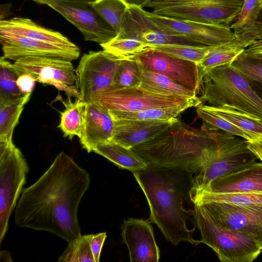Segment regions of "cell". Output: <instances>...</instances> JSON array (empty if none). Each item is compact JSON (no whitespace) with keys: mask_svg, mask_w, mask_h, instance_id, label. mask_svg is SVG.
<instances>
[{"mask_svg":"<svg viewBox=\"0 0 262 262\" xmlns=\"http://www.w3.org/2000/svg\"><path fill=\"white\" fill-rule=\"evenodd\" d=\"M145 13L164 30L184 36L205 46H216L237 41L228 26L177 19L146 11Z\"/></svg>","mask_w":262,"mask_h":262,"instance_id":"cell-16","label":"cell"},{"mask_svg":"<svg viewBox=\"0 0 262 262\" xmlns=\"http://www.w3.org/2000/svg\"><path fill=\"white\" fill-rule=\"evenodd\" d=\"M171 172V168L152 166L133 172L147 200L150 211L148 221L156 224L174 246L183 241L198 245L199 241L192 236L195 228L189 230L186 225L194 210L184 208L183 190L178 185V178Z\"/></svg>","mask_w":262,"mask_h":262,"instance_id":"cell-3","label":"cell"},{"mask_svg":"<svg viewBox=\"0 0 262 262\" xmlns=\"http://www.w3.org/2000/svg\"><path fill=\"white\" fill-rule=\"evenodd\" d=\"M29 171L27 162L12 140H0V243Z\"/></svg>","mask_w":262,"mask_h":262,"instance_id":"cell-7","label":"cell"},{"mask_svg":"<svg viewBox=\"0 0 262 262\" xmlns=\"http://www.w3.org/2000/svg\"><path fill=\"white\" fill-rule=\"evenodd\" d=\"M3 56L14 61L30 56L60 58L69 60L80 55L78 47L66 48L12 33L0 32Z\"/></svg>","mask_w":262,"mask_h":262,"instance_id":"cell-17","label":"cell"},{"mask_svg":"<svg viewBox=\"0 0 262 262\" xmlns=\"http://www.w3.org/2000/svg\"><path fill=\"white\" fill-rule=\"evenodd\" d=\"M90 181L85 169L59 152L39 179L23 190L15 207V224L70 242L81 235L78 208Z\"/></svg>","mask_w":262,"mask_h":262,"instance_id":"cell-1","label":"cell"},{"mask_svg":"<svg viewBox=\"0 0 262 262\" xmlns=\"http://www.w3.org/2000/svg\"><path fill=\"white\" fill-rule=\"evenodd\" d=\"M261 9L259 0H245L241 11L229 25L245 49L254 41L256 24Z\"/></svg>","mask_w":262,"mask_h":262,"instance_id":"cell-23","label":"cell"},{"mask_svg":"<svg viewBox=\"0 0 262 262\" xmlns=\"http://www.w3.org/2000/svg\"><path fill=\"white\" fill-rule=\"evenodd\" d=\"M122 58L105 50L90 51L82 56L76 69L82 101H91L111 87Z\"/></svg>","mask_w":262,"mask_h":262,"instance_id":"cell-10","label":"cell"},{"mask_svg":"<svg viewBox=\"0 0 262 262\" xmlns=\"http://www.w3.org/2000/svg\"><path fill=\"white\" fill-rule=\"evenodd\" d=\"M41 4L49 6L76 26L86 41L100 45L117 36L91 4L57 0H46Z\"/></svg>","mask_w":262,"mask_h":262,"instance_id":"cell-13","label":"cell"},{"mask_svg":"<svg viewBox=\"0 0 262 262\" xmlns=\"http://www.w3.org/2000/svg\"><path fill=\"white\" fill-rule=\"evenodd\" d=\"M91 101L97 102L109 110L124 112L169 107L190 102L202 104L198 97L188 98L162 95L140 86L106 91L96 96Z\"/></svg>","mask_w":262,"mask_h":262,"instance_id":"cell-11","label":"cell"},{"mask_svg":"<svg viewBox=\"0 0 262 262\" xmlns=\"http://www.w3.org/2000/svg\"><path fill=\"white\" fill-rule=\"evenodd\" d=\"M257 160L243 138L227 134L219 154L197 173L189 191L190 200L215 179L249 165Z\"/></svg>","mask_w":262,"mask_h":262,"instance_id":"cell-8","label":"cell"},{"mask_svg":"<svg viewBox=\"0 0 262 262\" xmlns=\"http://www.w3.org/2000/svg\"><path fill=\"white\" fill-rule=\"evenodd\" d=\"M117 37L136 39L148 44L149 47L164 45L210 47L164 30L146 15L143 8L135 6L129 5Z\"/></svg>","mask_w":262,"mask_h":262,"instance_id":"cell-14","label":"cell"},{"mask_svg":"<svg viewBox=\"0 0 262 262\" xmlns=\"http://www.w3.org/2000/svg\"><path fill=\"white\" fill-rule=\"evenodd\" d=\"M106 236V232L92 234L90 243L95 262L99 261L101 251Z\"/></svg>","mask_w":262,"mask_h":262,"instance_id":"cell-41","label":"cell"},{"mask_svg":"<svg viewBox=\"0 0 262 262\" xmlns=\"http://www.w3.org/2000/svg\"><path fill=\"white\" fill-rule=\"evenodd\" d=\"M210 47H195L181 45H156L150 48L177 57L199 63L208 53Z\"/></svg>","mask_w":262,"mask_h":262,"instance_id":"cell-38","label":"cell"},{"mask_svg":"<svg viewBox=\"0 0 262 262\" xmlns=\"http://www.w3.org/2000/svg\"><path fill=\"white\" fill-rule=\"evenodd\" d=\"M199 97L210 106H229L262 119V98L251 86L249 80L230 64L207 71L200 84Z\"/></svg>","mask_w":262,"mask_h":262,"instance_id":"cell-4","label":"cell"},{"mask_svg":"<svg viewBox=\"0 0 262 262\" xmlns=\"http://www.w3.org/2000/svg\"><path fill=\"white\" fill-rule=\"evenodd\" d=\"M93 152L103 156L119 167L135 172L146 169L147 162L132 148L112 140L98 145Z\"/></svg>","mask_w":262,"mask_h":262,"instance_id":"cell-24","label":"cell"},{"mask_svg":"<svg viewBox=\"0 0 262 262\" xmlns=\"http://www.w3.org/2000/svg\"><path fill=\"white\" fill-rule=\"evenodd\" d=\"M194 204V217L201 240L210 247L222 262H252L262 252V246L252 236L227 229L216 223L202 204Z\"/></svg>","mask_w":262,"mask_h":262,"instance_id":"cell-5","label":"cell"},{"mask_svg":"<svg viewBox=\"0 0 262 262\" xmlns=\"http://www.w3.org/2000/svg\"><path fill=\"white\" fill-rule=\"evenodd\" d=\"M0 258L1 261H12V260L9 252L7 251H1Z\"/></svg>","mask_w":262,"mask_h":262,"instance_id":"cell-46","label":"cell"},{"mask_svg":"<svg viewBox=\"0 0 262 262\" xmlns=\"http://www.w3.org/2000/svg\"><path fill=\"white\" fill-rule=\"evenodd\" d=\"M198 117L203 121V125L209 130H221L231 135L246 140L248 144L256 142L246 132L208 109L206 105L201 104L195 107Z\"/></svg>","mask_w":262,"mask_h":262,"instance_id":"cell-32","label":"cell"},{"mask_svg":"<svg viewBox=\"0 0 262 262\" xmlns=\"http://www.w3.org/2000/svg\"><path fill=\"white\" fill-rule=\"evenodd\" d=\"M230 65L248 80L262 83V64L254 62L253 59L241 54Z\"/></svg>","mask_w":262,"mask_h":262,"instance_id":"cell-39","label":"cell"},{"mask_svg":"<svg viewBox=\"0 0 262 262\" xmlns=\"http://www.w3.org/2000/svg\"><path fill=\"white\" fill-rule=\"evenodd\" d=\"M31 94L0 104V140H12L14 129L18 123L25 105L29 101Z\"/></svg>","mask_w":262,"mask_h":262,"instance_id":"cell-31","label":"cell"},{"mask_svg":"<svg viewBox=\"0 0 262 262\" xmlns=\"http://www.w3.org/2000/svg\"><path fill=\"white\" fill-rule=\"evenodd\" d=\"M129 57L139 62L143 70L166 76L198 94L202 77L197 63L150 47Z\"/></svg>","mask_w":262,"mask_h":262,"instance_id":"cell-12","label":"cell"},{"mask_svg":"<svg viewBox=\"0 0 262 262\" xmlns=\"http://www.w3.org/2000/svg\"><path fill=\"white\" fill-rule=\"evenodd\" d=\"M100 46L103 50L122 58L131 57L149 47L148 44L136 39L117 36Z\"/></svg>","mask_w":262,"mask_h":262,"instance_id":"cell-37","label":"cell"},{"mask_svg":"<svg viewBox=\"0 0 262 262\" xmlns=\"http://www.w3.org/2000/svg\"><path fill=\"white\" fill-rule=\"evenodd\" d=\"M261 6H262V0H259Z\"/></svg>","mask_w":262,"mask_h":262,"instance_id":"cell-48","label":"cell"},{"mask_svg":"<svg viewBox=\"0 0 262 262\" xmlns=\"http://www.w3.org/2000/svg\"><path fill=\"white\" fill-rule=\"evenodd\" d=\"M212 201L252 208H262V192L213 193L202 192L191 200Z\"/></svg>","mask_w":262,"mask_h":262,"instance_id":"cell-33","label":"cell"},{"mask_svg":"<svg viewBox=\"0 0 262 262\" xmlns=\"http://www.w3.org/2000/svg\"><path fill=\"white\" fill-rule=\"evenodd\" d=\"M245 0H154L147 7L157 15L210 24L228 26Z\"/></svg>","mask_w":262,"mask_h":262,"instance_id":"cell-6","label":"cell"},{"mask_svg":"<svg viewBox=\"0 0 262 262\" xmlns=\"http://www.w3.org/2000/svg\"><path fill=\"white\" fill-rule=\"evenodd\" d=\"M36 81V80L34 76L30 74L25 73L18 76L16 84L22 95H24L32 93Z\"/></svg>","mask_w":262,"mask_h":262,"instance_id":"cell-40","label":"cell"},{"mask_svg":"<svg viewBox=\"0 0 262 262\" xmlns=\"http://www.w3.org/2000/svg\"><path fill=\"white\" fill-rule=\"evenodd\" d=\"M142 73V67L137 60L132 57L122 58L111 87L104 92L139 87L141 83Z\"/></svg>","mask_w":262,"mask_h":262,"instance_id":"cell-30","label":"cell"},{"mask_svg":"<svg viewBox=\"0 0 262 262\" xmlns=\"http://www.w3.org/2000/svg\"><path fill=\"white\" fill-rule=\"evenodd\" d=\"M121 230L131 262L159 261V249L148 220L128 218L124 220Z\"/></svg>","mask_w":262,"mask_h":262,"instance_id":"cell-18","label":"cell"},{"mask_svg":"<svg viewBox=\"0 0 262 262\" xmlns=\"http://www.w3.org/2000/svg\"><path fill=\"white\" fill-rule=\"evenodd\" d=\"M32 1H34L37 3L41 4L43 1H46V0H32ZM57 1L75 2L92 4V3L97 1V0H57Z\"/></svg>","mask_w":262,"mask_h":262,"instance_id":"cell-47","label":"cell"},{"mask_svg":"<svg viewBox=\"0 0 262 262\" xmlns=\"http://www.w3.org/2000/svg\"><path fill=\"white\" fill-rule=\"evenodd\" d=\"M68 97L67 102H63L64 110L60 113V120L58 127L64 137L72 139L74 136L79 138L81 135L84 122L86 103L79 98L72 102Z\"/></svg>","mask_w":262,"mask_h":262,"instance_id":"cell-26","label":"cell"},{"mask_svg":"<svg viewBox=\"0 0 262 262\" xmlns=\"http://www.w3.org/2000/svg\"><path fill=\"white\" fill-rule=\"evenodd\" d=\"M226 135L203 125L189 129L176 118L159 134L132 148L148 166L197 173L217 156Z\"/></svg>","mask_w":262,"mask_h":262,"instance_id":"cell-2","label":"cell"},{"mask_svg":"<svg viewBox=\"0 0 262 262\" xmlns=\"http://www.w3.org/2000/svg\"><path fill=\"white\" fill-rule=\"evenodd\" d=\"M219 225L252 236L262 246V208L212 201L195 200Z\"/></svg>","mask_w":262,"mask_h":262,"instance_id":"cell-15","label":"cell"},{"mask_svg":"<svg viewBox=\"0 0 262 262\" xmlns=\"http://www.w3.org/2000/svg\"><path fill=\"white\" fill-rule=\"evenodd\" d=\"M242 54L248 58L262 60V38L246 48Z\"/></svg>","mask_w":262,"mask_h":262,"instance_id":"cell-42","label":"cell"},{"mask_svg":"<svg viewBox=\"0 0 262 262\" xmlns=\"http://www.w3.org/2000/svg\"><path fill=\"white\" fill-rule=\"evenodd\" d=\"M248 147L257 159L262 162V142L248 144Z\"/></svg>","mask_w":262,"mask_h":262,"instance_id":"cell-43","label":"cell"},{"mask_svg":"<svg viewBox=\"0 0 262 262\" xmlns=\"http://www.w3.org/2000/svg\"><path fill=\"white\" fill-rule=\"evenodd\" d=\"M114 120L106 107L95 101L86 103L84 122L80 143L88 152L112 140Z\"/></svg>","mask_w":262,"mask_h":262,"instance_id":"cell-19","label":"cell"},{"mask_svg":"<svg viewBox=\"0 0 262 262\" xmlns=\"http://www.w3.org/2000/svg\"><path fill=\"white\" fill-rule=\"evenodd\" d=\"M129 6H135L141 8L147 7L148 5L154 0H123Z\"/></svg>","mask_w":262,"mask_h":262,"instance_id":"cell-45","label":"cell"},{"mask_svg":"<svg viewBox=\"0 0 262 262\" xmlns=\"http://www.w3.org/2000/svg\"><path fill=\"white\" fill-rule=\"evenodd\" d=\"M92 234H81L68 243L59 262H95L91 247Z\"/></svg>","mask_w":262,"mask_h":262,"instance_id":"cell-36","label":"cell"},{"mask_svg":"<svg viewBox=\"0 0 262 262\" xmlns=\"http://www.w3.org/2000/svg\"><path fill=\"white\" fill-rule=\"evenodd\" d=\"M91 5L118 35L129 5L123 0H97Z\"/></svg>","mask_w":262,"mask_h":262,"instance_id":"cell-34","label":"cell"},{"mask_svg":"<svg viewBox=\"0 0 262 262\" xmlns=\"http://www.w3.org/2000/svg\"><path fill=\"white\" fill-rule=\"evenodd\" d=\"M201 104L198 102H190L172 107L155 108L137 112H124L109 110L113 118L130 120H173L185 111L191 107Z\"/></svg>","mask_w":262,"mask_h":262,"instance_id":"cell-28","label":"cell"},{"mask_svg":"<svg viewBox=\"0 0 262 262\" xmlns=\"http://www.w3.org/2000/svg\"><path fill=\"white\" fill-rule=\"evenodd\" d=\"M202 192H262V162L256 161L221 176L212 181Z\"/></svg>","mask_w":262,"mask_h":262,"instance_id":"cell-20","label":"cell"},{"mask_svg":"<svg viewBox=\"0 0 262 262\" xmlns=\"http://www.w3.org/2000/svg\"><path fill=\"white\" fill-rule=\"evenodd\" d=\"M19 76L30 74L36 81L54 86L64 91L68 97L81 99L77 86L76 70L71 60L43 56H30L19 58L13 63Z\"/></svg>","mask_w":262,"mask_h":262,"instance_id":"cell-9","label":"cell"},{"mask_svg":"<svg viewBox=\"0 0 262 262\" xmlns=\"http://www.w3.org/2000/svg\"><path fill=\"white\" fill-rule=\"evenodd\" d=\"M140 87L153 93L182 96L188 98L197 94L163 75L143 70Z\"/></svg>","mask_w":262,"mask_h":262,"instance_id":"cell-29","label":"cell"},{"mask_svg":"<svg viewBox=\"0 0 262 262\" xmlns=\"http://www.w3.org/2000/svg\"><path fill=\"white\" fill-rule=\"evenodd\" d=\"M3 56L0 59V104L15 100L23 95L16 81L19 76L13 64Z\"/></svg>","mask_w":262,"mask_h":262,"instance_id":"cell-35","label":"cell"},{"mask_svg":"<svg viewBox=\"0 0 262 262\" xmlns=\"http://www.w3.org/2000/svg\"><path fill=\"white\" fill-rule=\"evenodd\" d=\"M206 106L213 112L246 132L255 140V143L262 142V119L260 118L227 105Z\"/></svg>","mask_w":262,"mask_h":262,"instance_id":"cell-25","label":"cell"},{"mask_svg":"<svg viewBox=\"0 0 262 262\" xmlns=\"http://www.w3.org/2000/svg\"><path fill=\"white\" fill-rule=\"evenodd\" d=\"M261 38H262V9L260 12L256 21L254 41Z\"/></svg>","mask_w":262,"mask_h":262,"instance_id":"cell-44","label":"cell"},{"mask_svg":"<svg viewBox=\"0 0 262 262\" xmlns=\"http://www.w3.org/2000/svg\"><path fill=\"white\" fill-rule=\"evenodd\" d=\"M244 49L238 41L212 47L203 59L198 63L201 77L207 71L213 68L231 64Z\"/></svg>","mask_w":262,"mask_h":262,"instance_id":"cell-27","label":"cell"},{"mask_svg":"<svg viewBox=\"0 0 262 262\" xmlns=\"http://www.w3.org/2000/svg\"><path fill=\"white\" fill-rule=\"evenodd\" d=\"M0 32L25 36L66 48L78 47L61 33L42 27L27 18L16 17L1 20Z\"/></svg>","mask_w":262,"mask_h":262,"instance_id":"cell-22","label":"cell"},{"mask_svg":"<svg viewBox=\"0 0 262 262\" xmlns=\"http://www.w3.org/2000/svg\"><path fill=\"white\" fill-rule=\"evenodd\" d=\"M113 119L114 130L112 140L126 147L132 148L159 134L176 119L171 121L114 118Z\"/></svg>","mask_w":262,"mask_h":262,"instance_id":"cell-21","label":"cell"}]
</instances>
